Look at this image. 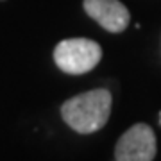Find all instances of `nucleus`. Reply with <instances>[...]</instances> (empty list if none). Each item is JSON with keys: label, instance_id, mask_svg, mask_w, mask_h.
<instances>
[{"label": "nucleus", "instance_id": "obj_1", "mask_svg": "<svg viewBox=\"0 0 161 161\" xmlns=\"http://www.w3.org/2000/svg\"><path fill=\"white\" fill-rule=\"evenodd\" d=\"M111 97L109 90L95 88L90 92L79 93L68 98L61 106V116L64 124L79 134H92L100 131L111 115Z\"/></svg>", "mask_w": 161, "mask_h": 161}, {"label": "nucleus", "instance_id": "obj_2", "mask_svg": "<svg viewBox=\"0 0 161 161\" xmlns=\"http://www.w3.org/2000/svg\"><path fill=\"white\" fill-rule=\"evenodd\" d=\"M102 59V47L88 38H66L54 48V63L70 75L92 72Z\"/></svg>", "mask_w": 161, "mask_h": 161}, {"label": "nucleus", "instance_id": "obj_3", "mask_svg": "<svg viewBox=\"0 0 161 161\" xmlns=\"http://www.w3.org/2000/svg\"><path fill=\"white\" fill-rule=\"evenodd\" d=\"M158 152L156 134L147 124H134L122 134L115 147L116 161H152Z\"/></svg>", "mask_w": 161, "mask_h": 161}, {"label": "nucleus", "instance_id": "obj_4", "mask_svg": "<svg viewBox=\"0 0 161 161\" xmlns=\"http://www.w3.org/2000/svg\"><path fill=\"white\" fill-rule=\"evenodd\" d=\"M82 7L92 20L109 32H122L127 29L131 14L120 0H82Z\"/></svg>", "mask_w": 161, "mask_h": 161}, {"label": "nucleus", "instance_id": "obj_5", "mask_svg": "<svg viewBox=\"0 0 161 161\" xmlns=\"http://www.w3.org/2000/svg\"><path fill=\"white\" fill-rule=\"evenodd\" d=\"M159 124H161V116H159Z\"/></svg>", "mask_w": 161, "mask_h": 161}]
</instances>
